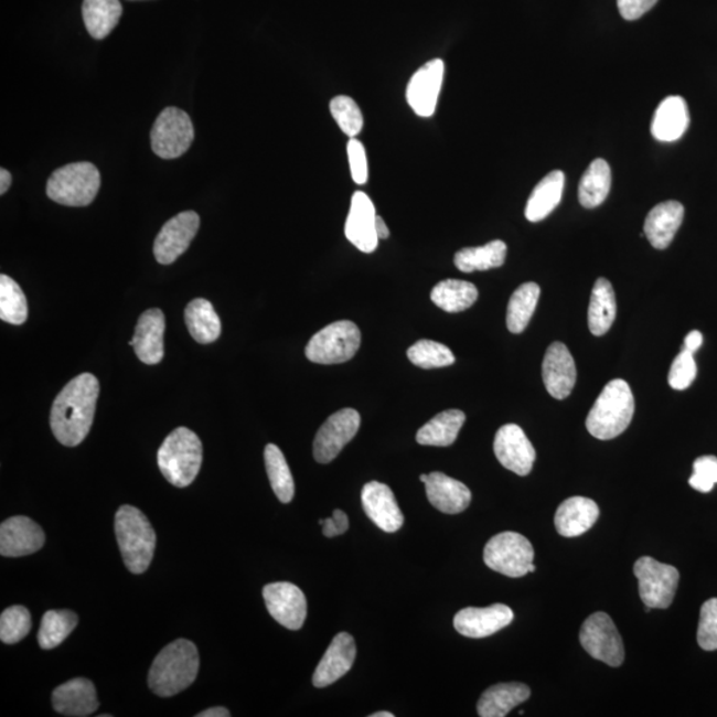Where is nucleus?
I'll use <instances>...</instances> for the list:
<instances>
[{"label":"nucleus","instance_id":"f257e3e1","mask_svg":"<svg viewBox=\"0 0 717 717\" xmlns=\"http://www.w3.org/2000/svg\"><path fill=\"white\" fill-rule=\"evenodd\" d=\"M99 381L93 374H82L72 379L56 396L51 409V429L56 440L65 447L82 445L93 427Z\"/></svg>","mask_w":717,"mask_h":717},{"label":"nucleus","instance_id":"f03ea898","mask_svg":"<svg viewBox=\"0 0 717 717\" xmlns=\"http://www.w3.org/2000/svg\"><path fill=\"white\" fill-rule=\"evenodd\" d=\"M199 668L197 648L186 639H179L156 656L149 671V687L161 697L178 695L197 679Z\"/></svg>","mask_w":717,"mask_h":717},{"label":"nucleus","instance_id":"7ed1b4c3","mask_svg":"<svg viewBox=\"0 0 717 717\" xmlns=\"http://www.w3.org/2000/svg\"><path fill=\"white\" fill-rule=\"evenodd\" d=\"M635 413L634 395L629 383L611 381L592 406L586 428L599 440H611L629 428Z\"/></svg>","mask_w":717,"mask_h":717},{"label":"nucleus","instance_id":"20e7f679","mask_svg":"<svg viewBox=\"0 0 717 717\" xmlns=\"http://www.w3.org/2000/svg\"><path fill=\"white\" fill-rule=\"evenodd\" d=\"M115 532L128 570L146 572L156 550V532L146 514L130 505L121 506L116 513Z\"/></svg>","mask_w":717,"mask_h":717},{"label":"nucleus","instance_id":"39448f33","mask_svg":"<svg viewBox=\"0 0 717 717\" xmlns=\"http://www.w3.org/2000/svg\"><path fill=\"white\" fill-rule=\"evenodd\" d=\"M158 464L162 475L172 485H191L202 465V442L199 436L185 427L174 429L159 449Z\"/></svg>","mask_w":717,"mask_h":717},{"label":"nucleus","instance_id":"423d86ee","mask_svg":"<svg viewBox=\"0 0 717 717\" xmlns=\"http://www.w3.org/2000/svg\"><path fill=\"white\" fill-rule=\"evenodd\" d=\"M101 185L99 169L90 162H74L58 168L47 182V195L65 206L93 204Z\"/></svg>","mask_w":717,"mask_h":717},{"label":"nucleus","instance_id":"0eeeda50","mask_svg":"<svg viewBox=\"0 0 717 717\" xmlns=\"http://www.w3.org/2000/svg\"><path fill=\"white\" fill-rule=\"evenodd\" d=\"M361 341V330L354 322H334L310 339L306 356L312 363L341 364L356 355Z\"/></svg>","mask_w":717,"mask_h":717},{"label":"nucleus","instance_id":"6e6552de","mask_svg":"<svg viewBox=\"0 0 717 717\" xmlns=\"http://www.w3.org/2000/svg\"><path fill=\"white\" fill-rule=\"evenodd\" d=\"M533 559L531 541L514 532L497 534L489 539L484 549V560L489 569L511 578L524 577L531 572Z\"/></svg>","mask_w":717,"mask_h":717},{"label":"nucleus","instance_id":"1a4fd4ad","mask_svg":"<svg viewBox=\"0 0 717 717\" xmlns=\"http://www.w3.org/2000/svg\"><path fill=\"white\" fill-rule=\"evenodd\" d=\"M639 596L651 609H668L673 603L681 574L676 567L657 563L651 557L639 558L634 565Z\"/></svg>","mask_w":717,"mask_h":717},{"label":"nucleus","instance_id":"9d476101","mask_svg":"<svg viewBox=\"0 0 717 717\" xmlns=\"http://www.w3.org/2000/svg\"><path fill=\"white\" fill-rule=\"evenodd\" d=\"M193 140V122L184 110L165 108L153 124L152 151L161 159L181 158L191 148Z\"/></svg>","mask_w":717,"mask_h":717},{"label":"nucleus","instance_id":"9b49d317","mask_svg":"<svg viewBox=\"0 0 717 717\" xmlns=\"http://www.w3.org/2000/svg\"><path fill=\"white\" fill-rule=\"evenodd\" d=\"M586 653L610 667H619L624 661V645L612 619L604 612H596L586 619L579 634Z\"/></svg>","mask_w":717,"mask_h":717},{"label":"nucleus","instance_id":"f8f14e48","mask_svg":"<svg viewBox=\"0 0 717 717\" xmlns=\"http://www.w3.org/2000/svg\"><path fill=\"white\" fill-rule=\"evenodd\" d=\"M361 428V415L352 408H344L331 415L318 430L314 440V458L319 464L335 460L342 449L355 438Z\"/></svg>","mask_w":717,"mask_h":717},{"label":"nucleus","instance_id":"ddd939ff","mask_svg":"<svg viewBox=\"0 0 717 717\" xmlns=\"http://www.w3.org/2000/svg\"><path fill=\"white\" fill-rule=\"evenodd\" d=\"M446 63L434 58L417 69L407 86V103L417 116L428 119L436 113L442 83H445Z\"/></svg>","mask_w":717,"mask_h":717},{"label":"nucleus","instance_id":"4468645a","mask_svg":"<svg viewBox=\"0 0 717 717\" xmlns=\"http://www.w3.org/2000/svg\"><path fill=\"white\" fill-rule=\"evenodd\" d=\"M200 229V215L182 212L168 221L154 239L153 253L161 265H172L191 246Z\"/></svg>","mask_w":717,"mask_h":717},{"label":"nucleus","instance_id":"2eb2a0df","mask_svg":"<svg viewBox=\"0 0 717 717\" xmlns=\"http://www.w3.org/2000/svg\"><path fill=\"white\" fill-rule=\"evenodd\" d=\"M264 599L267 611L283 628L295 631L302 628L308 617V601L298 586L290 582L266 585Z\"/></svg>","mask_w":717,"mask_h":717},{"label":"nucleus","instance_id":"dca6fc26","mask_svg":"<svg viewBox=\"0 0 717 717\" xmlns=\"http://www.w3.org/2000/svg\"><path fill=\"white\" fill-rule=\"evenodd\" d=\"M494 453L502 467L518 475L529 474L536 461V449L516 424H506L495 434Z\"/></svg>","mask_w":717,"mask_h":717},{"label":"nucleus","instance_id":"f3484780","mask_svg":"<svg viewBox=\"0 0 717 717\" xmlns=\"http://www.w3.org/2000/svg\"><path fill=\"white\" fill-rule=\"evenodd\" d=\"M376 212L374 202L364 192H355L351 199L344 234L357 250L374 253L379 238L376 234Z\"/></svg>","mask_w":717,"mask_h":717},{"label":"nucleus","instance_id":"a211bd4d","mask_svg":"<svg viewBox=\"0 0 717 717\" xmlns=\"http://www.w3.org/2000/svg\"><path fill=\"white\" fill-rule=\"evenodd\" d=\"M513 611L510 606L495 603L488 608H467L456 614L454 629L467 638H488L513 622Z\"/></svg>","mask_w":717,"mask_h":717},{"label":"nucleus","instance_id":"6ab92c4d","mask_svg":"<svg viewBox=\"0 0 717 717\" xmlns=\"http://www.w3.org/2000/svg\"><path fill=\"white\" fill-rule=\"evenodd\" d=\"M45 534L35 521L17 516L0 525V554L3 557L30 556L42 549Z\"/></svg>","mask_w":717,"mask_h":717},{"label":"nucleus","instance_id":"aec40b11","mask_svg":"<svg viewBox=\"0 0 717 717\" xmlns=\"http://www.w3.org/2000/svg\"><path fill=\"white\" fill-rule=\"evenodd\" d=\"M543 379L554 399L564 400L571 394L577 381L576 362L564 343L556 342L547 349L543 363Z\"/></svg>","mask_w":717,"mask_h":717},{"label":"nucleus","instance_id":"412c9836","mask_svg":"<svg viewBox=\"0 0 717 717\" xmlns=\"http://www.w3.org/2000/svg\"><path fill=\"white\" fill-rule=\"evenodd\" d=\"M362 505L368 518L383 532L395 533L402 529L404 516L390 488L373 481L364 485Z\"/></svg>","mask_w":717,"mask_h":717},{"label":"nucleus","instance_id":"4be33fe9","mask_svg":"<svg viewBox=\"0 0 717 717\" xmlns=\"http://www.w3.org/2000/svg\"><path fill=\"white\" fill-rule=\"evenodd\" d=\"M356 644L354 638L347 632H341L330 644L328 651L319 662L312 684L318 688L331 686L341 679L354 666Z\"/></svg>","mask_w":717,"mask_h":717},{"label":"nucleus","instance_id":"5701e85b","mask_svg":"<svg viewBox=\"0 0 717 717\" xmlns=\"http://www.w3.org/2000/svg\"><path fill=\"white\" fill-rule=\"evenodd\" d=\"M165 317L159 309H151L137 322L133 349L142 363L153 366L164 357Z\"/></svg>","mask_w":717,"mask_h":717},{"label":"nucleus","instance_id":"b1692460","mask_svg":"<svg viewBox=\"0 0 717 717\" xmlns=\"http://www.w3.org/2000/svg\"><path fill=\"white\" fill-rule=\"evenodd\" d=\"M52 706L64 716L84 717L99 708V699L93 682L76 677L54 691Z\"/></svg>","mask_w":717,"mask_h":717},{"label":"nucleus","instance_id":"393cba45","mask_svg":"<svg viewBox=\"0 0 717 717\" xmlns=\"http://www.w3.org/2000/svg\"><path fill=\"white\" fill-rule=\"evenodd\" d=\"M427 497L436 510L446 514H459L471 505L472 493L462 482L441 472L428 474Z\"/></svg>","mask_w":717,"mask_h":717},{"label":"nucleus","instance_id":"a878e982","mask_svg":"<svg viewBox=\"0 0 717 717\" xmlns=\"http://www.w3.org/2000/svg\"><path fill=\"white\" fill-rule=\"evenodd\" d=\"M684 218V206L677 201L656 205L644 221V234L657 250L667 249L679 231Z\"/></svg>","mask_w":717,"mask_h":717},{"label":"nucleus","instance_id":"bb28decb","mask_svg":"<svg viewBox=\"0 0 717 717\" xmlns=\"http://www.w3.org/2000/svg\"><path fill=\"white\" fill-rule=\"evenodd\" d=\"M599 517L595 501L586 497H570L559 505L554 524L560 536L572 538L591 529Z\"/></svg>","mask_w":717,"mask_h":717},{"label":"nucleus","instance_id":"cd10ccee","mask_svg":"<svg viewBox=\"0 0 717 717\" xmlns=\"http://www.w3.org/2000/svg\"><path fill=\"white\" fill-rule=\"evenodd\" d=\"M689 127V113L686 100L682 96H668L656 108L651 135L662 142H674L682 139Z\"/></svg>","mask_w":717,"mask_h":717},{"label":"nucleus","instance_id":"c85d7f7f","mask_svg":"<svg viewBox=\"0 0 717 717\" xmlns=\"http://www.w3.org/2000/svg\"><path fill=\"white\" fill-rule=\"evenodd\" d=\"M531 697V688L523 683H502L481 695L478 713L481 717H504Z\"/></svg>","mask_w":717,"mask_h":717},{"label":"nucleus","instance_id":"c756f323","mask_svg":"<svg viewBox=\"0 0 717 717\" xmlns=\"http://www.w3.org/2000/svg\"><path fill=\"white\" fill-rule=\"evenodd\" d=\"M565 174L553 171L541 180L531 194L525 207V217L531 223H539L549 215L563 200Z\"/></svg>","mask_w":717,"mask_h":717},{"label":"nucleus","instance_id":"7c9ffc66","mask_svg":"<svg viewBox=\"0 0 717 717\" xmlns=\"http://www.w3.org/2000/svg\"><path fill=\"white\" fill-rule=\"evenodd\" d=\"M465 414L459 409H448L436 415L426 426L419 429L416 440L421 446L449 447L458 439L460 429L464 426Z\"/></svg>","mask_w":717,"mask_h":717},{"label":"nucleus","instance_id":"2f4dec72","mask_svg":"<svg viewBox=\"0 0 717 717\" xmlns=\"http://www.w3.org/2000/svg\"><path fill=\"white\" fill-rule=\"evenodd\" d=\"M617 317L614 289L606 278H599L591 292L589 306V329L592 335L602 336L611 329Z\"/></svg>","mask_w":717,"mask_h":717},{"label":"nucleus","instance_id":"473e14b6","mask_svg":"<svg viewBox=\"0 0 717 717\" xmlns=\"http://www.w3.org/2000/svg\"><path fill=\"white\" fill-rule=\"evenodd\" d=\"M185 323L194 341L200 344L213 343L221 335L220 317L206 299H194L186 306Z\"/></svg>","mask_w":717,"mask_h":717},{"label":"nucleus","instance_id":"72a5a7b5","mask_svg":"<svg viewBox=\"0 0 717 717\" xmlns=\"http://www.w3.org/2000/svg\"><path fill=\"white\" fill-rule=\"evenodd\" d=\"M122 15L120 0H84L83 19L89 35L97 41L107 38Z\"/></svg>","mask_w":717,"mask_h":717},{"label":"nucleus","instance_id":"f704fd0d","mask_svg":"<svg viewBox=\"0 0 717 717\" xmlns=\"http://www.w3.org/2000/svg\"><path fill=\"white\" fill-rule=\"evenodd\" d=\"M478 287L460 279L441 280L430 292L432 302L447 312L468 310L478 301Z\"/></svg>","mask_w":717,"mask_h":717},{"label":"nucleus","instance_id":"c9c22d12","mask_svg":"<svg viewBox=\"0 0 717 717\" xmlns=\"http://www.w3.org/2000/svg\"><path fill=\"white\" fill-rule=\"evenodd\" d=\"M507 246L500 239L456 253L454 265L462 272L486 271L505 264Z\"/></svg>","mask_w":717,"mask_h":717},{"label":"nucleus","instance_id":"e433bc0d","mask_svg":"<svg viewBox=\"0 0 717 717\" xmlns=\"http://www.w3.org/2000/svg\"><path fill=\"white\" fill-rule=\"evenodd\" d=\"M611 189V169L608 161L597 159L582 175L578 188V199L586 208L603 204Z\"/></svg>","mask_w":717,"mask_h":717},{"label":"nucleus","instance_id":"4c0bfd02","mask_svg":"<svg viewBox=\"0 0 717 717\" xmlns=\"http://www.w3.org/2000/svg\"><path fill=\"white\" fill-rule=\"evenodd\" d=\"M539 296V286L534 282L521 285L513 292L506 314L507 329L513 334H521L527 328L534 311H536Z\"/></svg>","mask_w":717,"mask_h":717},{"label":"nucleus","instance_id":"58836bf2","mask_svg":"<svg viewBox=\"0 0 717 717\" xmlns=\"http://www.w3.org/2000/svg\"><path fill=\"white\" fill-rule=\"evenodd\" d=\"M265 464L274 493L280 502L289 504L296 494L295 479H292L285 454L276 445L265 448Z\"/></svg>","mask_w":717,"mask_h":717},{"label":"nucleus","instance_id":"ea45409f","mask_svg":"<svg viewBox=\"0 0 717 717\" xmlns=\"http://www.w3.org/2000/svg\"><path fill=\"white\" fill-rule=\"evenodd\" d=\"M79 623V617L69 610H51L45 612L38 642L43 650H52L62 644Z\"/></svg>","mask_w":717,"mask_h":717},{"label":"nucleus","instance_id":"a19ab883","mask_svg":"<svg viewBox=\"0 0 717 717\" xmlns=\"http://www.w3.org/2000/svg\"><path fill=\"white\" fill-rule=\"evenodd\" d=\"M29 306L24 292L14 279L0 276V319L3 322L21 325L28 321Z\"/></svg>","mask_w":717,"mask_h":717},{"label":"nucleus","instance_id":"79ce46f5","mask_svg":"<svg viewBox=\"0 0 717 717\" xmlns=\"http://www.w3.org/2000/svg\"><path fill=\"white\" fill-rule=\"evenodd\" d=\"M407 355L415 366L426 370L452 366L456 362L452 351L447 345L428 339L416 342L408 349Z\"/></svg>","mask_w":717,"mask_h":717},{"label":"nucleus","instance_id":"37998d69","mask_svg":"<svg viewBox=\"0 0 717 717\" xmlns=\"http://www.w3.org/2000/svg\"><path fill=\"white\" fill-rule=\"evenodd\" d=\"M330 113L332 119L336 121L339 128L350 139H355L362 132L364 126L363 114L352 97L345 95L334 97L330 103Z\"/></svg>","mask_w":717,"mask_h":717},{"label":"nucleus","instance_id":"c03bdc74","mask_svg":"<svg viewBox=\"0 0 717 717\" xmlns=\"http://www.w3.org/2000/svg\"><path fill=\"white\" fill-rule=\"evenodd\" d=\"M30 611L23 606H11L0 617V639L6 644H15L28 636L31 630Z\"/></svg>","mask_w":717,"mask_h":717},{"label":"nucleus","instance_id":"a18cd8bd","mask_svg":"<svg viewBox=\"0 0 717 717\" xmlns=\"http://www.w3.org/2000/svg\"><path fill=\"white\" fill-rule=\"evenodd\" d=\"M697 374L694 352L683 349L671 366L668 383L676 390L687 389L694 383Z\"/></svg>","mask_w":717,"mask_h":717},{"label":"nucleus","instance_id":"49530a36","mask_svg":"<svg viewBox=\"0 0 717 717\" xmlns=\"http://www.w3.org/2000/svg\"><path fill=\"white\" fill-rule=\"evenodd\" d=\"M697 643L706 651L717 650V598L702 606Z\"/></svg>","mask_w":717,"mask_h":717},{"label":"nucleus","instance_id":"de8ad7c7","mask_svg":"<svg viewBox=\"0 0 717 717\" xmlns=\"http://www.w3.org/2000/svg\"><path fill=\"white\" fill-rule=\"evenodd\" d=\"M689 485L697 492L709 493L717 484V458L702 456L694 462V473L689 478Z\"/></svg>","mask_w":717,"mask_h":717},{"label":"nucleus","instance_id":"09e8293b","mask_svg":"<svg viewBox=\"0 0 717 717\" xmlns=\"http://www.w3.org/2000/svg\"><path fill=\"white\" fill-rule=\"evenodd\" d=\"M347 154H349V164L351 178L354 180L355 184L364 185L368 181V160L366 148H364L362 141L355 139H350L347 143Z\"/></svg>","mask_w":717,"mask_h":717},{"label":"nucleus","instance_id":"8fccbe9b","mask_svg":"<svg viewBox=\"0 0 717 717\" xmlns=\"http://www.w3.org/2000/svg\"><path fill=\"white\" fill-rule=\"evenodd\" d=\"M657 0H618V9L625 21H636L649 12Z\"/></svg>","mask_w":717,"mask_h":717},{"label":"nucleus","instance_id":"3c124183","mask_svg":"<svg viewBox=\"0 0 717 717\" xmlns=\"http://www.w3.org/2000/svg\"><path fill=\"white\" fill-rule=\"evenodd\" d=\"M319 524L323 527L324 537L334 538L342 536L345 532L349 531V517L341 510H335L332 513V517L319 521Z\"/></svg>","mask_w":717,"mask_h":717},{"label":"nucleus","instance_id":"603ef678","mask_svg":"<svg viewBox=\"0 0 717 717\" xmlns=\"http://www.w3.org/2000/svg\"><path fill=\"white\" fill-rule=\"evenodd\" d=\"M703 344V335L700 331H691L689 334L686 336V341H684V349L695 352L700 349V345Z\"/></svg>","mask_w":717,"mask_h":717},{"label":"nucleus","instance_id":"864d4df0","mask_svg":"<svg viewBox=\"0 0 717 717\" xmlns=\"http://www.w3.org/2000/svg\"><path fill=\"white\" fill-rule=\"evenodd\" d=\"M229 709L224 707H213L204 710V713L199 714V717H229Z\"/></svg>","mask_w":717,"mask_h":717},{"label":"nucleus","instance_id":"5fc2aeb1","mask_svg":"<svg viewBox=\"0 0 717 717\" xmlns=\"http://www.w3.org/2000/svg\"><path fill=\"white\" fill-rule=\"evenodd\" d=\"M12 178L9 171L4 168L0 169V194H4L11 186Z\"/></svg>","mask_w":717,"mask_h":717},{"label":"nucleus","instance_id":"6e6d98bb","mask_svg":"<svg viewBox=\"0 0 717 717\" xmlns=\"http://www.w3.org/2000/svg\"><path fill=\"white\" fill-rule=\"evenodd\" d=\"M376 234L379 239H387L389 237V229L381 215L376 217Z\"/></svg>","mask_w":717,"mask_h":717},{"label":"nucleus","instance_id":"4d7b16f0","mask_svg":"<svg viewBox=\"0 0 717 717\" xmlns=\"http://www.w3.org/2000/svg\"><path fill=\"white\" fill-rule=\"evenodd\" d=\"M394 714L387 713V710H382V713H376L371 715V717H394Z\"/></svg>","mask_w":717,"mask_h":717},{"label":"nucleus","instance_id":"13d9d810","mask_svg":"<svg viewBox=\"0 0 717 717\" xmlns=\"http://www.w3.org/2000/svg\"><path fill=\"white\" fill-rule=\"evenodd\" d=\"M427 480H428V474L420 475V481L424 482V484H426Z\"/></svg>","mask_w":717,"mask_h":717}]
</instances>
